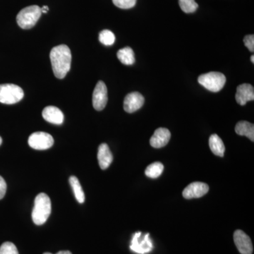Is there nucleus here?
<instances>
[{
	"label": "nucleus",
	"mask_w": 254,
	"mask_h": 254,
	"mask_svg": "<svg viewBox=\"0 0 254 254\" xmlns=\"http://www.w3.org/2000/svg\"><path fill=\"white\" fill-rule=\"evenodd\" d=\"M244 43L245 46L248 48L249 50L252 53L254 51V35H248L244 38Z\"/></svg>",
	"instance_id": "nucleus-25"
},
{
	"label": "nucleus",
	"mask_w": 254,
	"mask_h": 254,
	"mask_svg": "<svg viewBox=\"0 0 254 254\" xmlns=\"http://www.w3.org/2000/svg\"><path fill=\"white\" fill-rule=\"evenodd\" d=\"M1 143H2V139H1V137H0V145H1Z\"/></svg>",
	"instance_id": "nucleus-30"
},
{
	"label": "nucleus",
	"mask_w": 254,
	"mask_h": 254,
	"mask_svg": "<svg viewBox=\"0 0 254 254\" xmlns=\"http://www.w3.org/2000/svg\"><path fill=\"white\" fill-rule=\"evenodd\" d=\"M171 138V133L168 128H158L150 139V144L155 148H160L165 146Z\"/></svg>",
	"instance_id": "nucleus-12"
},
{
	"label": "nucleus",
	"mask_w": 254,
	"mask_h": 254,
	"mask_svg": "<svg viewBox=\"0 0 254 254\" xmlns=\"http://www.w3.org/2000/svg\"><path fill=\"white\" fill-rule=\"evenodd\" d=\"M234 242L241 254H253V245L250 237L242 230H236L234 233Z\"/></svg>",
	"instance_id": "nucleus-9"
},
{
	"label": "nucleus",
	"mask_w": 254,
	"mask_h": 254,
	"mask_svg": "<svg viewBox=\"0 0 254 254\" xmlns=\"http://www.w3.org/2000/svg\"><path fill=\"white\" fill-rule=\"evenodd\" d=\"M50 58L55 76L63 79L71 68V50L66 45H60L52 49Z\"/></svg>",
	"instance_id": "nucleus-1"
},
{
	"label": "nucleus",
	"mask_w": 254,
	"mask_h": 254,
	"mask_svg": "<svg viewBox=\"0 0 254 254\" xmlns=\"http://www.w3.org/2000/svg\"><path fill=\"white\" fill-rule=\"evenodd\" d=\"M235 131L240 136H247L251 141H254V125L247 121L239 122L235 127Z\"/></svg>",
	"instance_id": "nucleus-16"
},
{
	"label": "nucleus",
	"mask_w": 254,
	"mask_h": 254,
	"mask_svg": "<svg viewBox=\"0 0 254 254\" xmlns=\"http://www.w3.org/2000/svg\"><path fill=\"white\" fill-rule=\"evenodd\" d=\"M99 41L105 46H112L115 42V34L109 30H103L100 33Z\"/></svg>",
	"instance_id": "nucleus-21"
},
{
	"label": "nucleus",
	"mask_w": 254,
	"mask_h": 254,
	"mask_svg": "<svg viewBox=\"0 0 254 254\" xmlns=\"http://www.w3.org/2000/svg\"><path fill=\"white\" fill-rule=\"evenodd\" d=\"M43 254H53L51 253H49V252H46V253H44ZM55 254H72L69 251H60V252H58V253Z\"/></svg>",
	"instance_id": "nucleus-27"
},
{
	"label": "nucleus",
	"mask_w": 254,
	"mask_h": 254,
	"mask_svg": "<svg viewBox=\"0 0 254 254\" xmlns=\"http://www.w3.org/2000/svg\"><path fill=\"white\" fill-rule=\"evenodd\" d=\"M164 166L163 164L155 162L148 165V168L145 170V174L147 177L150 178L155 179L158 178L163 173Z\"/></svg>",
	"instance_id": "nucleus-20"
},
{
	"label": "nucleus",
	"mask_w": 254,
	"mask_h": 254,
	"mask_svg": "<svg viewBox=\"0 0 254 254\" xmlns=\"http://www.w3.org/2000/svg\"><path fill=\"white\" fill-rule=\"evenodd\" d=\"M41 14V8L37 5H32L20 11L16 16V21L23 29H30L36 24Z\"/></svg>",
	"instance_id": "nucleus-3"
},
{
	"label": "nucleus",
	"mask_w": 254,
	"mask_h": 254,
	"mask_svg": "<svg viewBox=\"0 0 254 254\" xmlns=\"http://www.w3.org/2000/svg\"><path fill=\"white\" fill-rule=\"evenodd\" d=\"M48 10H49V7L48 6H43V7L41 8V12L42 14H46L48 12Z\"/></svg>",
	"instance_id": "nucleus-28"
},
{
	"label": "nucleus",
	"mask_w": 254,
	"mask_h": 254,
	"mask_svg": "<svg viewBox=\"0 0 254 254\" xmlns=\"http://www.w3.org/2000/svg\"><path fill=\"white\" fill-rule=\"evenodd\" d=\"M251 61L252 63H254V55H252V57H251Z\"/></svg>",
	"instance_id": "nucleus-29"
},
{
	"label": "nucleus",
	"mask_w": 254,
	"mask_h": 254,
	"mask_svg": "<svg viewBox=\"0 0 254 254\" xmlns=\"http://www.w3.org/2000/svg\"><path fill=\"white\" fill-rule=\"evenodd\" d=\"M6 191V184L2 177L0 176V199L4 198Z\"/></svg>",
	"instance_id": "nucleus-26"
},
{
	"label": "nucleus",
	"mask_w": 254,
	"mask_h": 254,
	"mask_svg": "<svg viewBox=\"0 0 254 254\" xmlns=\"http://www.w3.org/2000/svg\"><path fill=\"white\" fill-rule=\"evenodd\" d=\"M69 183L72 188L73 193H74L75 198L77 200L78 203H83L85 201V194L82 189L81 184L75 176L70 177Z\"/></svg>",
	"instance_id": "nucleus-19"
},
{
	"label": "nucleus",
	"mask_w": 254,
	"mask_h": 254,
	"mask_svg": "<svg viewBox=\"0 0 254 254\" xmlns=\"http://www.w3.org/2000/svg\"><path fill=\"white\" fill-rule=\"evenodd\" d=\"M0 254H18V252L14 244L6 242L0 247Z\"/></svg>",
	"instance_id": "nucleus-23"
},
{
	"label": "nucleus",
	"mask_w": 254,
	"mask_h": 254,
	"mask_svg": "<svg viewBox=\"0 0 254 254\" xmlns=\"http://www.w3.org/2000/svg\"><path fill=\"white\" fill-rule=\"evenodd\" d=\"M137 0H113V4L120 9H128L136 5Z\"/></svg>",
	"instance_id": "nucleus-24"
},
{
	"label": "nucleus",
	"mask_w": 254,
	"mask_h": 254,
	"mask_svg": "<svg viewBox=\"0 0 254 254\" xmlns=\"http://www.w3.org/2000/svg\"><path fill=\"white\" fill-rule=\"evenodd\" d=\"M237 103L240 105H245L247 102L254 100V86L249 83H243L237 88L236 96Z\"/></svg>",
	"instance_id": "nucleus-13"
},
{
	"label": "nucleus",
	"mask_w": 254,
	"mask_h": 254,
	"mask_svg": "<svg viewBox=\"0 0 254 254\" xmlns=\"http://www.w3.org/2000/svg\"><path fill=\"white\" fill-rule=\"evenodd\" d=\"M118 58L123 64L132 65L135 63L134 53L129 47L119 50Z\"/></svg>",
	"instance_id": "nucleus-18"
},
{
	"label": "nucleus",
	"mask_w": 254,
	"mask_h": 254,
	"mask_svg": "<svg viewBox=\"0 0 254 254\" xmlns=\"http://www.w3.org/2000/svg\"><path fill=\"white\" fill-rule=\"evenodd\" d=\"M98 160L102 170H106L111 165L113 155L110 151L109 146L106 143H102L98 147Z\"/></svg>",
	"instance_id": "nucleus-15"
},
{
	"label": "nucleus",
	"mask_w": 254,
	"mask_h": 254,
	"mask_svg": "<svg viewBox=\"0 0 254 254\" xmlns=\"http://www.w3.org/2000/svg\"><path fill=\"white\" fill-rule=\"evenodd\" d=\"M51 200L46 193H39L35 198L32 219L37 225H42L49 218L51 213Z\"/></svg>",
	"instance_id": "nucleus-2"
},
{
	"label": "nucleus",
	"mask_w": 254,
	"mask_h": 254,
	"mask_svg": "<svg viewBox=\"0 0 254 254\" xmlns=\"http://www.w3.org/2000/svg\"><path fill=\"white\" fill-rule=\"evenodd\" d=\"M198 83L208 91L217 93L221 91L226 83V77L223 73L211 71L199 76Z\"/></svg>",
	"instance_id": "nucleus-4"
},
{
	"label": "nucleus",
	"mask_w": 254,
	"mask_h": 254,
	"mask_svg": "<svg viewBox=\"0 0 254 254\" xmlns=\"http://www.w3.org/2000/svg\"><path fill=\"white\" fill-rule=\"evenodd\" d=\"M141 232H136L133 235L132 239L130 249L133 252L140 254H144L148 253L153 249V244L149 238V234H146L143 236V238H141Z\"/></svg>",
	"instance_id": "nucleus-8"
},
{
	"label": "nucleus",
	"mask_w": 254,
	"mask_h": 254,
	"mask_svg": "<svg viewBox=\"0 0 254 254\" xmlns=\"http://www.w3.org/2000/svg\"><path fill=\"white\" fill-rule=\"evenodd\" d=\"M209 190V187L203 182H195L190 184L182 192L184 198L186 199L198 198L206 194Z\"/></svg>",
	"instance_id": "nucleus-10"
},
{
	"label": "nucleus",
	"mask_w": 254,
	"mask_h": 254,
	"mask_svg": "<svg viewBox=\"0 0 254 254\" xmlns=\"http://www.w3.org/2000/svg\"><path fill=\"white\" fill-rule=\"evenodd\" d=\"M144 104V98L138 92L128 93L124 101V109L128 113H133L139 109Z\"/></svg>",
	"instance_id": "nucleus-11"
},
{
	"label": "nucleus",
	"mask_w": 254,
	"mask_h": 254,
	"mask_svg": "<svg viewBox=\"0 0 254 254\" xmlns=\"http://www.w3.org/2000/svg\"><path fill=\"white\" fill-rule=\"evenodd\" d=\"M209 145L213 154L219 157H223L225 153V145L221 138L217 134H213L209 138Z\"/></svg>",
	"instance_id": "nucleus-17"
},
{
	"label": "nucleus",
	"mask_w": 254,
	"mask_h": 254,
	"mask_svg": "<svg viewBox=\"0 0 254 254\" xmlns=\"http://www.w3.org/2000/svg\"><path fill=\"white\" fill-rule=\"evenodd\" d=\"M108 100V89L106 85L103 81H98L93 93V108L97 111H101L106 106Z\"/></svg>",
	"instance_id": "nucleus-7"
},
{
	"label": "nucleus",
	"mask_w": 254,
	"mask_h": 254,
	"mask_svg": "<svg viewBox=\"0 0 254 254\" xmlns=\"http://www.w3.org/2000/svg\"><path fill=\"white\" fill-rule=\"evenodd\" d=\"M179 3L182 11L187 14L194 12L198 7L195 0H179Z\"/></svg>",
	"instance_id": "nucleus-22"
},
{
	"label": "nucleus",
	"mask_w": 254,
	"mask_h": 254,
	"mask_svg": "<svg viewBox=\"0 0 254 254\" xmlns=\"http://www.w3.org/2000/svg\"><path fill=\"white\" fill-rule=\"evenodd\" d=\"M24 93L21 87L11 83L0 84V103L12 105L23 99Z\"/></svg>",
	"instance_id": "nucleus-5"
},
{
	"label": "nucleus",
	"mask_w": 254,
	"mask_h": 254,
	"mask_svg": "<svg viewBox=\"0 0 254 254\" xmlns=\"http://www.w3.org/2000/svg\"><path fill=\"white\" fill-rule=\"evenodd\" d=\"M43 118L48 123L54 125H62L64 122V114L63 112L55 106H48L43 110Z\"/></svg>",
	"instance_id": "nucleus-14"
},
{
	"label": "nucleus",
	"mask_w": 254,
	"mask_h": 254,
	"mask_svg": "<svg viewBox=\"0 0 254 254\" xmlns=\"http://www.w3.org/2000/svg\"><path fill=\"white\" fill-rule=\"evenodd\" d=\"M54 144V138L46 132H35L28 138V145L33 149H49Z\"/></svg>",
	"instance_id": "nucleus-6"
}]
</instances>
